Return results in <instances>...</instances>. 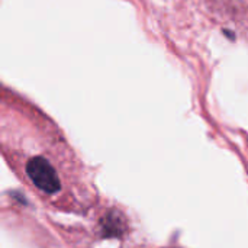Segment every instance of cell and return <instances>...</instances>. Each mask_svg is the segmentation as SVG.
Here are the masks:
<instances>
[{"mask_svg": "<svg viewBox=\"0 0 248 248\" xmlns=\"http://www.w3.org/2000/svg\"><path fill=\"white\" fill-rule=\"evenodd\" d=\"M119 218H121V215H119L118 212H116V214H109V215L106 217L105 225H103L105 234H106V235H119V234L125 230L124 222H121Z\"/></svg>", "mask_w": 248, "mask_h": 248, "instance_id": "2", "label": "cell"}, {"mask_svg": "<svg viewBox=\"0 0 248 248\" xmlns=\"http://www.w3.org/2000/svg\"><path fill=\"white\" fill-rule=\"evenodd\" d=\"M25 173L32 185L48 196H54L61 190V182L57 170L45 157H32L25 164Z\"/></svg>", "mask_w": 248, "mask_h": 248, "instance_id": "1", "label": "cell"}]
</instances>
